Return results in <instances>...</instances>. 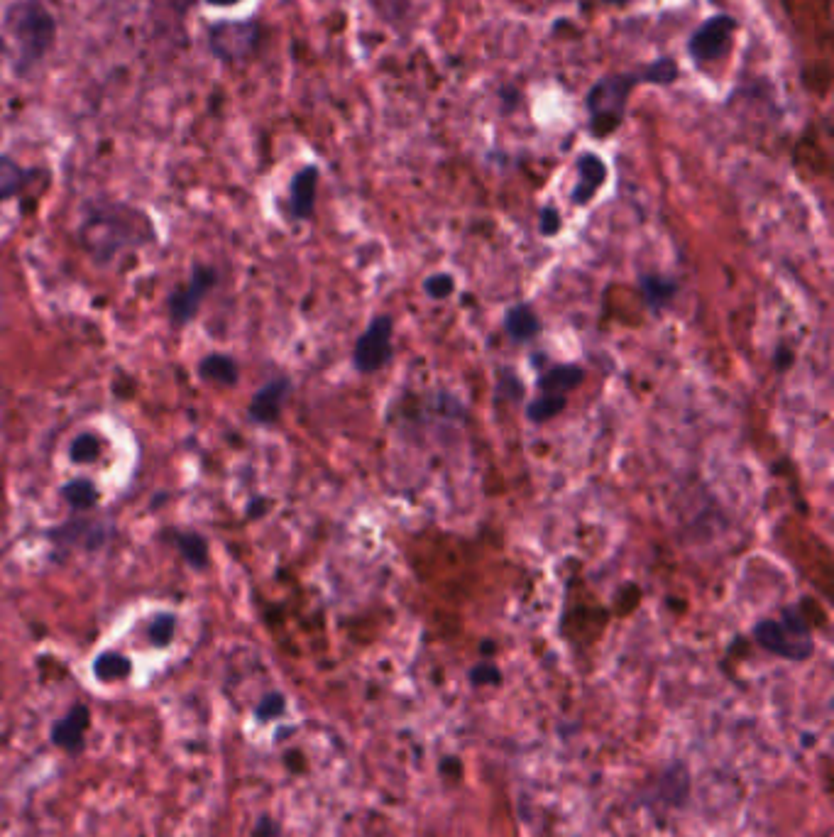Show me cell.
<instances>
[{"mask_svg":"<svg viewBox=\"0 0 834 837\" xmlns=\"http://www.w3.org/2000/svg\"><path fill=\"white\" fill-rule=\"evenodd\" d=\"M3 32L15 47V74L25 76L57 45V18L42 0H15L5 10Z\"/></svg>","mask_w":834,"mask_h":837,"instance_id":"6da1fadb","label":"cell"},{"mask_svg":"<svg viewBox=\"0 0 834 837\" xmlns=\"http://www.w3.org/2000/svg\"><path fill=\"white\" fill-rule=\"evenodd\" d=\"M754 639L766 651L788 661L810 659L812 649H815L810 629L793 610L783 612V620H761L754 627Z\"/></svg>","mask_w":834,"mask_h":837,"instance_id":"7a4b0ae2","label":"cell"},{"mask_svg":"<svg viewBox=\"0 0 834 837\" xmlns=\"http://www.w3.org/2000/svg\"><path fill=\"white\" fill-rule=\"evenodd\" d=\"M634 84L636 76H607V79H600L592 86L587 93V108L592 113V130L595 133L607 135L609 130L617 128Z\"/></svg>","mask_w":834,"mask_h":837,"instance_id":"3957f363","label":"cell"},{"mask_svg":"<svg viewBox=\"0 0 834 837\" xmlns=\"http://www.w3.org/2000/svg\"><path fill=\"white\" fill-rule=\"evenodd\" d=\"M260 40V27L255 20L248 23H216L208 27V47L221 62H238L250 57Z\"/></svg>","mask_w":834,"mask_h":837,"instance_id":"277c9868","label":"cell"},{"mask_svg":"<svg viewBox=\"0 0 834 837\" xmlns=\"http://www.w3.org/2000/svg\"><path fill=\"white\" fill-rule=\"evenodd\" d=\"M392 331L394 324L389 316H377L367 331L355 343V368L360 372H377L392 358Z\"/></svg>","mask_w":834,"mask_h":837,"instance_id":"5b68a950","label":"cell"},{"mask_svg":"<svg viewBox=\"0 0 834 837\" xmlns=\"http://www.w3.org/2000/svg\"><path fill=\"white\" fill-rule=\"evenodd\" d=\"M213 284H216V272H213L211 267H203V265L194 267L189 284L177 289V292L169 297V314H172L174 324L184 326L194 319L196 311H199V306L203 302V297L211 292Z\"/></svg>","mask_w":834,"mask_h":837,"instance_id":"8992f818","label":"cell"},{"mask_svg":"<svg viewBox=\"0 0 834 837\" xmlns=\"http://www.w3.org/2000/svg\"><path fill=\"white\" fill-rule=\"evenodd\" d=\"M734 27H737V23H734V18H729V15H715V18L705 20V23L693 32V37H690V54H693L695 59H700V62L717 59L724 49H727Z\"/></svg>","mask_w":834,"mask_h":837,"instance_id":"52a82bcc","label":"cell"},{"mask_svg":"<svg viewBox=\"0 0 834 837\" xmlns=\"http://www.w3.org/2000/svg\"><path fill=\"white\" fill-rule=\"evenodd\" d=\"M91 727V713L84 703L71 705L69 713L62 720L54 722L52 727V742L62 747L64 752L79 754L84 749L86 732Z\"/></svg>","mask_w":834,"mask_h":837,"instance_id":"ba28073f","label":"cell"},{"mask_svg":"<svg viewBox=\"0 0 834 837\" xmlns=\"http://www.w3.org/2000/svg\"><path fill=\"white\" fill-rule=\"evenodd\" d=\"M289 387L292 385H289L287 377H277V380L267 382V385L252 397L248 409L250 419L255 421V424H274V421L279 419V414H282V404L289 395Z\"/></svg>","mask_w":834,"mask_h":837,"instance_id":"9c48e42d","label":"cell"},{"mask_svg":"<svg viewBox=\"0 0 834 837\" xmlns=\"http://www.w3.org/2000/svg\"><path fill=\"white\" fill-rule=\"evenodd\" d=\"M316 184H318V169L316 167H304L301 172H296L292 179V189H289V209H292V216L304 221L314 213L316 204Z\"/></svg>","mask_w":834,"mask_h":837,"instance_id":"30bf717a","label":"cell"},{"mask_svg":"<svg viewBox=\"0 0 834 837\" xmlns=\"http://www.w3.org/2000/svg\"><path fill=\"white\" fill-rule=\"evenodd\" d=\"M578 172H580V184L575 186L573 201L575 204H587V201L595 196V191L600 189L602 182H605V164L597 160L595 155H583L578 160Z\"/></svg>","mask_w":834,"mask_h":837,"instance_id":"8fae6325","label":"cell"},{"mask_svg":"<svg viewBox=\"0 0 834 837\" xmlns=\"http://www.w3.org/2000/svg\"><path fill=\"white\" fill-rule=\"evenodd\" d=\"M585 372L580 365H556L539 377L541 395H568L583 382Z\"/></svg>","mask_w":834,"mask_h":837,"instance_id":"7c38bea8","label":"cell"},{"mask_svg":"<svg viewBox=\"0 0 834 837\" xmlns=\"http://www.w3.org/2000/svg\"><path fill=\"white\" fill-rule=\"evenodd\" d=\"M504 328H507V333L514 341H529V338H534L541 331V321L531 306L517 304L504 314Z\"/></svg>","mask_w":834,"mask_h":837,"instance_id":"4fadbf2b","label":"cell"},{"mask_svg":"<svg viewBox=\"0 0 834 837\" xmlns=\"http://www.w3.org/2000/svg\"><path fill=\"white\" fill-rule=\"evenodd\" d=\"M199 375L208 382H218V385H223V387H233L235 382H238L240 370L233 358L213 353V355H206V358L199 363Z\"/></svg>","mask_w":834,"mask_h":837,"instance_id":"5bb4252c","label":"cell"},{"mask_svg":"<svg viewBox=\"0 0 834 837\" xmlns=\"http://www.w3.org/2000/svg\"><path fill=\"white\" fill-rule=\"evenodd\" d=\"M27 184V172L13 157L0 155V204L15 199Z\"/></svg>","mask_w":834,"mask_h":837,"instance_id":"9a60e30c","label":"cell"},{"mask_svg":"<svg viewBox=\"0 0 834 837\" xmlns=\"http://www.w3.org/2000/svg\"><path fill=\"white\" fill-rule=\"evenodd\" d=\"M172 534V541L177 544L181 556L186 558V563L194 568H206L208 566V544L201 534L191 532H169Z\"/></svg>","mask_w":834,"mask_h":837,"instance_id":"2e32d148","label":"cell"},{"mask_svg":"<svg viewBox=\"0 0 834 837\" xmlns=\"http://www.w3.org/2000/svg\"><path fill=\"white\" fill-rule=\"evenodd\" d=\"M130 671H133V664H130L128 656L115 654V651H106V654L98 656L96 664H93V674L106 683L123 681V678L130 676Z\"/></svg>","mask_w":834,"mask_h":837,"instance_id":"e0dca14e","label":"cell"},{"mask_svg":"<svg viewBox=\"0 0 834 837\" xmlns=\"http://www.w3.org/2000/svg\"><path fill=\"white\" fill-rule=\"evenodd\" d=\"M639 282H641V292H644L646 304H649L651 309H661V306H666L673 299V294L678 292L676 282L656 277V275H644Z\"/></svg>","mask_w":834,"mask_h":837,"instance_id":"ac0fdd59","label":"cell"},{"mask_svg":"<svg viewBox=\"0 0 834 837\" xmlns=\"http://www.w3.org/2000/svg\"><path fill=\"white\" fill-rule=\"evenodd\" d=\"M62 497L74 510H91L98 502V490L91 480H71L62 488Z\"/></svg>","mask_w":834,"mask_h":837,"instance_id":"d6986e66","label":"cell"},{"mask_svg":"<svg viewBox=\"0 0 834 837\" xmlns=\"http://www.w3.org/2000/svg\"><path fill=\"white\" fill-rule=\"evenodd\" d=\"M565 409V395H541L526 407V417L531 421H546Z\"/></svg>","mask_w":834,"mask_h":837,"instance_id":"ffe728a7","label":"cell"},{"mask_svg":"<svg viewBox=\"0 0 834 837\" xmlns=\"http://www.w3.org/2000/svg\"><path fill=\"white\" fill-rule=\"evenodd\" d=\"M98 451H101V441H98L93 434H81V436H76L74 443H71L69 456L74 463H86V461H93V458L98 456Z\"/></svg>","mask_w":834,"mask_h":837,"instance_id":"44dd1931","label":"cell"},{"mask_svg":"<svg viewBox=\"0 0 834 837\" xmlns=\"http://www.w3.org/2000/svg\"><path fill=\"white\" fill-rule=\"evenodd\" d=\"M174 629H177V617L164 612V615H159L150 625V642L155 644V647H167L174 637Z\"/></svg>","mask_w":834,"mask_h":837,"instance_id":"7402d4cb","label":"cell"},{"mask_svg":"<svg viewBox=\"0 0 834 837\" xmlns=\"http://www.w3.org/2000/svg\"><path fill=\"white\" fill-rule=\"evenodd\" d=\"M424 289L426 294H429L431 299H436V302H443V299H448L453 294L455 289V279L451 275H431L429 279L424 282Z\"/></svg>","mask_w":834,"mask_h":837,"instance_id":"603a6c76","label":"cell"},{"mask_svg":"<svg viewBox=\"0 0 834 837\" xmlns=\"http://www.w3.org/2000/svg\"><path fill=\"white\" fill-rule=\"evenodd\" d=\"M676 76H678V67L671 62V59H658L656 64H651V67L646 69L644 79L654 81V84H671V81H676Z\"/></svg>","mask_w":834,"mask_h":837,"instance_id":"cb8c5ba5","label":"cell"},{"mask_svg":"<svg viewBox=\"0 0 834 837\" xmlns=\"http://www.w3.org/2000/svg\"><path fill=\"white\" fill-rule=\"evenodd\" d=\"M470 681L475 683V686H497L499 681H502V674H499V669L495 664H477L473 671H470Z\"/></svg>","mask_w":834,"mask_h":837,"instance_id":"d4e9b609","label":"cell"},{"mask_svg":"<svg viewBox=\"0 0 834 837\" xmlns=\"http://www.w3.org/2000/svg\"><path fill=\"white\" fill-rule=\"evenodd\" d=\"M282 713H284V698L279 696V693H270V696L262 698L260 708H257V718L260 720H272Z\"/></svg>","mask_w":834,"mask_h":837,"instance_id":"484cf974","label":"cell"},{"mask_svg":"<svg viewBox=\"0 0 834 837\" xmlns=\"http://www.w3.org/2000/svg\"><path fill=\"white\" fill-rule=\"evenodd\" d=\"M539 228L543 235H556L558 231H561V216H558V211L553 209V206H546V209L541 211Z\"/></svg>","mask_w":834,"mask_h":837,"instance_id":"4316f807","label":"cell"},{"mask_svg":"<svg viewBox=\"0 0 834 837\" xmlns=\"http://www.w3.org/2000/svg\"><path fill=\"white\" fill-rule=\"evenodd\" d=\"M203 3L218 5V8H230V5H238V3H243V0H203Z\"/></svg>","mask_w":834,"mask_h":837,"instance_id":"83f0119b","label":"cell"},{"mask_svg":"<svg viewBox=\"0 0 834 837\" xmlns=\"http://www.w3.org/2000/svg\"><path fill=\"white\" fill-rule=\"evenodd\" d=\"M502 98H507V111H509V108L517 106V101H519V98H517V91H514V89H507V91H504V96H502Z\"/></svg>","mask_w":834,"mask_h":837,"instance_id":"f1b7e54d","label":"cell"},{"mask_svg":"<svg viewBox=\"0 0 834 837\" xmlns=\"http://www.w3.org/2000/svg\"><path fill=\"white\" fill-rule=\"evenodd\" d=\"M778 358H781V368H788V365H790V358H793V355H790L788 350H783V353L778 355Z\"/></svg>","mask_w":834,"mask_h":837,"instance_id":"f546056e","label":"cell"},{"mask_svg":"<svg viewBox=\"0 0 834 837\" xmlns=\"http://www.w3.org/2000/svg\"><path fill=\"white\" fill-rule=\"evenodd\" d=\"M602 3H609V5H624V3H629V0H602Z\"/></svg>","mask_w":834,"mask_h":837,"instance_id":"4dcf8cb0","label":"cell"}]
</instances>
